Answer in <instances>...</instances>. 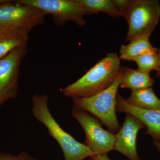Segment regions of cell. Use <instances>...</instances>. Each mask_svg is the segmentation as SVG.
<instances>
[{
    "mask_svg": "<svg viewBox=\"0 0 160 160\" xmlns=\"http://www.w3.org/2000/svg\"><path fill=\"white\" fill-rule=\"evenodd\" d=\"M120 59L115 52L108 53L83 76L62 89L63 94L73 98L94 95L108 88L119 73Z\"/></svg>",
    "mask_w": 160,
    "mask_h": 160,
    "instance_id": "obj_1",
    "label": "cell"
},
{
    "mask_svg": "<svg viewBox=\"0 0 160 160\" xmlns=\"http://www.w3.org/2000/svg\"><path fill=\"white\" fill-rule=\"evenodd\" d=\"M48 100L46 94L33 96L32 98V115L46 126L49 134L58 143L65 160H84L94 155L89 147L75 139L59 125L49 111Z\"/></svg>",
    "mask_w": 160,
    "mask_h": 160,
    "instance_id": "obj_2",
    "label": "cell"
},
{
    "mask_svg": "<svg viewBox=\"0 0 160 160\" xmlns=\"http://www.w3.org/2000/svg\"><path fill=\"white\" fill-rule=\"evenodd\" d=\"M120 86L119 75L108 88L87 98H72L73 109L90 112L106 126L112 133L120 129L116 115L117 97Z\"/></svg>",
    "mask_w": 160,
    "mask_h": 160,
    "instance_id": "obj_3",
    "label": "cell"
},
{
    "mask_svg": "<svg viewBox=\"0 0 160 160\" xmlns=\"http://www.w3.org/2000/svg\"><path fill=\"white\" fill-rule=\"evenodd\" d=\"M128 25L126 42L142 36H150L160 18L158 0H131L123 14Z\"/></svg>",
    "mask_w": 160,
    "mask_h": 160,
    "instance_id": "obj_4",
    "label": "cell"
},
{
    "mask_svg": "<svg viewBox=\"0 0 160 160\" xmlns=\"http://www.w3.org/2000/svg\"><path fill=\"white\" fill-rule=\"evenodd\" d=\"M16 2L36 7L46 15L50 14L55 25L61 26L73 22L80 27L86 24L85 16L91 15L75 0H17Z\"/></svg>",
    "mask_w": 160,
    "mask_h": 160,
    "instance_id": "obj_5",
    "label": "cell"
},
{
    "mask_svg": "<svg viewBox=\"0 0 160 160\" xmlns=\"http://www.w3.org/2000/svg\"><path fill=\"white\" fill-rule=\"evenodd\" d=\"M72 114L85 132L86 140L83 144L95 154H107L114 150L115 135L103 129L99 120L89 112L73 108Z\"/></svg>",
    "mask_w": 160,
    "mask_h": 160,
    "instance_id": "obj_6",
    "label": "cell"
},
{
    "mask_svg": "<svg viewBox=\"0 0 160 160\" xmlns=\"http://www.w3.org/2000/svg\"><path fill=\"white\" fill-rule=\"evenodd\" d=\"M27 45L16 48L0 59V106L17 95L20 67L28 52Z\"/></svg>",
    "mask_w": 160,
    "mask_h": 160,
    "instance_id": "obj_7",
    "label": "cell"
},
{
    "mask_svg": "<svg viewBox=\"0 0 160 160\" xmlns=\"http://www.w3.org/2000/svg\"><path fill=\"white\" fill-rule=\"evenodd\" d=\"M9 2L0 5V26H16L29 33L35 27L45 23L46 15L40 9Z\"/></svg>",
    "mask_w": 160,
    "mask_h": 160,
    "instance_id": "obj_8",
    "label": "cell"
},
{
    "mask_svg": "<svg viewBox=\"0 0 160 160\" xmlns=\"http://www.w3.org/2000/svg\"><path fill=\"white\" fill-rule=\"evenodd\" d=\"M146 126L137 118L126 113L122 128L115 135L114 150L129 160H141L137 150V138L140 129Z\"/></svg>",
    "mask_w": 160,
    "mask_h": 160,
    "instance_id": "obj_9",
    "label": "cell"
},
{
    "mask_svg": "<svg viewBox=\"0 0 160 160\" xmlns=\"http://www.w3.org/2000/svg\"><path fill=\"white\" fill-rule=\"evenodd\" d=\"M116 110L137 118L147 127L145 133L151 136L154 141H160V110H148L135 107L127 102L118 92Z\"/></svg>",
    "mask_w": 160,
    "mask_h": 160,
    "instance_id": "obj_10",
    "label": "cell"
},
{
    "mask_svg": "<svg viewBox=\"0 0 160 160\" xmlns=\"http://www.w3.org/2000/svg\"><path fill=\"white\" fill-rule=\"evenodd\" d=\"M29 33L14 26H0V59L13 49L27 45Z\"/></svg>",
    "mask_w": 160,
    "mask_h": 160,
    "instance_id": "obj_11",
    "label": "cell"
},
{
    "mask_svg": "<svg viewBox=\"0 0 160 160\" xmlns=\"http://www.w3.org/2000/svg\"><path fill=\"white\" fill-rule=\"evenodd\" d=\"M120 87L130 89L132 91L150 88L154 84V81L149 73L138 69L127 67H121L119 73Z\"/></svg>",
    "mask_w": 160,
    "mask_h": 160,
    "instance_id": "obj_12",
    "label": "cell"
},
{
    "mask_svg": "<svg viewBox=\"0 0 160 160\" xmlns=\"http://www.w3.org/2000/svg\"><path fill=\"white\" fill-rule=\"evenodd\" d=\"M149 36L135 38L128 45H122L120 49V59L134 61L136 58L146 52L157 51L158 48L153 47L149 41Z\"/></svg>",
    "mask_w": 160,
    "mask_h": 160,
    "instance_id": "obj_13",
    "label": "cell"
},
{
    "mask_svg": "<svg viewBox=\"0 0 160 160\" xmlns=\"http://www.w3.org/2000/svg\"><path fill=\"white\" fill-rule=\"evenodd\" d=\"M127 102L138 108L148 110H160V100L151 87L132 91Z\"/></svg>",
    "mask_w": 160,
    "mask_h": 160,
    "instance_id": "obj_14",
    "label": "cell"
},
{
    "mask_svg": "<svg viewBox=\"0 0 160 160\" xmlns=\"http://www.w3.org/2000/svg\"><path fill=\"white\" fill-rule=\"evenodd\" d=\"M90 12L91 15L103 12L113 18L123 17L112 0H75Z\"/></svg>",
    "mask_w": 160,
    "mask_h": 160,
    "instance_id": "obj_15",
    "label": "cell"
},
{
    "mask_svg": "<svg viewBox=\"0 0 160 160\" xmlns=\"http://www.w3.org/2000/svg\"><path fill=\"white\" fill-rule=\"evenodd\" d=\"M138 66V69L149 73L152 70L157 71L160 63L159 49L157 51L146 52L134 60Z\"/></svg>",
    "mask_w": 160,
    "mask_h": 160,
    "instance_id": "obj_16",
    "label": "cell"
},
{
    "mask_svg": "<svg viewBox=\"0 0 160 160\" xmlns=\"http://www.w3.org/2000/svg\"><path fill=\"white\" fill-rule=\"evenodd\" d=\"M0 160H38L26 152H22L18 155L0 153Z\"/></svg>",
    "mask_w": 160,
    "mask_h": 160,
    "instance_id": "obj_17",
    "label": "cell"
},
{
    "mask_svg": "<svg viewBox=\"0 0 160 160\" xmlns=\"http://www.w3.org/2000/svg\"><path fill=\"white\" fill-rule=\"evenodd\" d=\"M129 0H112V2L114 4L119 10L123 14L126 11L129 2Z\"/></svg>",
    "mask_w": 160,
    "mask_h": 160,
    "instance_id": "obj_18",
    "label": "cell"
},
{
    "mask_svg": "<svg viewBox=\"0 0 160 160\" xmlns=\"http://www.w3.org/2000/svg\"><path fill=\"white\" fill-rule=\"evenodd\" d=\"M91 158L93 160H111L108 156L107 154L98 155L94 154Z\"/></svg>",
    "mask_w": 160,
    "mask_h": 160,
    "instance_id": "obj_19",
    "label": "cell"
},
{
    "mask_svg": "<svg viewBox=\"0 0 160 160\" xmlns=\"http://www.w3.org/2000/svg\"><path fill=\"white\" fill-rule=\"evenodd\" d=\"M154 144L157 148L158 151L160 152V141H154Z\"/></svg>",
    "mask_w": 160,
    "mask_h": 160,
    "instance_id": "obj_20",
    "label": "cell"
},
{
    "mask_svg": "<svg viewBox=\"0 0 160 160\" xmlns=\"http://www.w3.org/2000/svg\"><path fill=\"white\" fill-rule=\"evenodd\" d=\"M159 49L160 53V48H159ZM156 76L158 78L160 79V63L159 66L158 68L157 71Z\"/></svg>",
    "mask_w": 160,
    "mask_h": 160,
    "instance_id": "obj_21",
    "label": "cell"
},
{
    "mask_svg": "<svg viewBox=\"0 0 160 160\" xmlns=\"http://www.w3.org/2000/svg\"><path fill=\"white\" fill-rule=\"evenodd\" d=\"M9 2V1H7V0H0V5H2V4H4V3H7Z\"/></svg>",
    "mask_w": 160,
    "mask_h": 160,
    "instance_id": "obj_22",
    "label": "cell"
},
{
    "mask_svg": "<svg viewBox=\"0 0 160 160\" xmlns=\"http://www.w3.org/2000/svg\"><path fill=\"white\" fill-rule=\"evenodd\" d=\"M93 160L91 158H90V160Z\"/></svg>",
    "mask_w": 160,
    "mask_h": 160,
    "instance_id": "obj_23",
    "label": "cell"
}]
</instances>
